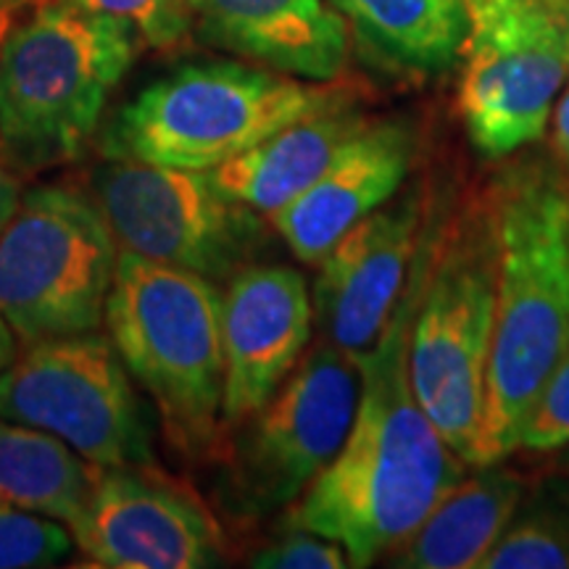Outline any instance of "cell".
<instances>
[{"instance_id":"1","label":"cell","mask_w":569,"mask_h":569,"mask_svg":"<svg viewBox=\"0 0 569 569\" xmlns=\"http://www.w3.org/2000/svg\"><path fill=\"white\" fill-rule=\"evenodd\" d=\"M430 240L425 230L393 317L359 356V409L343 448L288 515V528L338 540L351 567L388 557L467 478L469 465L446 443L411 386L409 332Z\"/></svg>"},{"instance_id":"2","label":"cell","mask_w":569,"mask_h":569,"mask_svg":"<svg viewBox=\"0 0 569 569\" xmlns=\"http://www.w3.org/2000/svg\"><path fill=\"white\" fill-rule=\"evenodd\" d=\"M496 232V327L482 465L519 451L525 425L569 343V182L522 163L488 196Z\"/></svg>"},{"instance_id":"3","label":"cell","mask_w":569,"mask_h":569,"mask_svg":"<svg viewBox=\"0 0 569 569\" xmlns=\"http://www.w3.org/2000/svg\"><path fill=\"white\" fill-rule=\"evenodd\" d=\"M222 303L209 277L119 251L109 338L184 457H203L222 436Z\"/></svg>"},{"instance_id":"4","label":"cell","mask_w":569,"mask_h":569,"mask_svg":"<svg viewBox=\"0 0 569 569\" xmlns=\"http://www.w3.org/2000/svg\"><path fill=\"white\" fill-rule=\"evenodd\" d=\"M142 42L124 21L42 6L0 40V146L24 169L77 159Z\"/></svg>"},{"instance_id":"5","label":"cell","mask_w":569,"mask_h":569,"mask_svg":"<svg viewBox=\"0 0 569 569\" xmlns=\"http://www.w3.org/2000/svg\"><path fill=\"white\" fill-rule=\"evenodd\" d=\"M343 96L327 82L240 61L184 63L117 111L101 148L106 159L213 172Z\"/></svg>"},{"instance_id":"6","label":"cell","mask_w":569,"mask_h":569,"mask_svg":"<svg viewBox=\"0 0 569 569\" xmlns=\"http://www.w3.org/2000/svg\"><path fill=\"white\" fill-rule=\"evenodd\" d=\"M496 327V232L490 206H469L432 234L409 332L415 393L446 443L482 467L488 367Z\"/></svg>"},{"instance_id":"7","label":"cell","mask_w":569,"mask_h":569,"mask_svg":"<svg viewBox=\"0 0 569 569\" xmlns=\"http://www.w3.org/2000/svg\"><path fill=\"white\" fill-rule=\"evenodd\" d=\"M119 243L92 193L40 184L0 232V319L19 346L106 322Z\"/></svg>"},{"instance_id":"8","label":"cell","mask_w":569,"mask_h":569,"mask_svg":"<svg viewBox=\"0 0 569 569\" xmlns=\"http://www.w3.org/2000/svg\"><path fill=\"white\" fill-rule=\"evenodd\" d=\"M0 417L61 438L96 467L153 465V419L103 332L24 346L0 372Z\"/></svg>"},{"instance_id":"9","label":"cell","mask_w":569,"mask_h":569,"mask_svg":"<svg viewBox=\"0 0 569 569\" xmlns=\"http://www.w3.org/2000/svg\"><path fill=\"white\" fill-rule=\"evenodd\" d=\"M359 396V361L327 340L311 348L264 407L232 427L227 507L246 519L293 507L343 448Z\"/></svg>"},{"instance_id":"10","label":"cell","mask_w":569,"mask_h":569,"mask_svg":"<svg viewBox=\"0 0 569 569\" xmlns=\"http://www.w3.org/2000/svg\"><path fill=\"white\" fill-rule=\"evenodd\" d=\"M90 193L119 251L213 282L232 280L261 238L256 211L227 196L211 172L109 159L92 172Z\"/></svg>"},{"instance_id":"11","label":"cell","mask_w":569,"mask_h":569,"mask_svg":"<svg viewBox=\"0 0 569 569\" xmlns=\"http://www.w3.org/2000/svg\"><path fill=\"white\" fill-rule=\"evenodd\" d=\"M459 113L472 146L503 159L543 138L569 77V21L511 0H467Z\"/></svg>"},{"instance_id":"12","label":"cell","mask_w":569,"mask_h":569,"mask_svg":"<svg viewBox=\"0 0 569 569\" xmlns=\"http://www.w3.org/2000/svg\"><path fill=\"white\" fill-rule=\"evenodd\" d=\"M67 528L96 567L206 569L224 559V532L201 498L153 465L98 467Z\"/></svg>"},{"instance_id":"13","label":"cell","mask_w":569,"mask_h":569,"mask_svg":"<svg viewBox=\"0 0 569 569\" xmlns=\"http://www.w3.org/2000/svg\"><path fill=\"white\" fill-rule=\"evenodd\" d=\"M425 206L422 188L390 198L317 261L315 319L327 343L356 361L377 343L407 290L425 238Z\"/></svg>"},{"instance_id":"14","label":"cell","mask_w":569,"mask_h":569,"mask_svg":"<svg viewBox=\"0 0 569 569\" xmlns=\"http://www.w3.org/2000/svg\"><path fill=\"white\" fill-rule=\"evenodd\" d=\"M315 306L301 272L243 267L222 303V430H232L272 398L303 359Z\"/></svg>"},{"instance_id":"15","label":"cell","mask_w":569,"mask_h":569,"mask_svg":"<svg viewBox=\"0 0 569 569\" xmlns=\"http://www.w3.org/2000/svg\"><path fill=\"white\" fill-rule=\"evenodd\" d=\"M417 138L407 122L361 127L296 201L269 217L296 259L317 264L356 222L396 198L415 167Z\"/></svg>"},{"instance_id":"16","label":"cell","mask_w":569,"mask_h":569,"mask_svg":"<svg viewBox=\"0 0 569 569\" xmlns=\"http://www.w3.org/2000/svg\"><path fill=\"white\" fill-rule=\"evenodd\" d=\"M193 32L219 48L306 82L346 71L351 30L330 0H190Z\"/></svg>"},{"instance_id":"17","label":"cell","mask_w":569,"mask_h":569,"mask_svg":"<svg viewBox=\"0 0 569 569\" xmlns=\"http://www.w3.org/2000/svg\"><path fill=\"white\" fill-rule=\"evenodd\" d=\"M369 119L356 109L353 98L325 106L298 122L282 127L251 151L213 169L211 177L227 196L256 213L272 217L325 172L327 163Z\"/></svg>"},{"instance_id":"18","label":"cell","mask_w":569,"mask_h":569,"mask_svg":"<svg viewBox=\"0 0 569 569\" xmlns=\"http://www.w3.org/2000/svg\"><path fill=\"white\" fill-rule=\"evenodd\" d=\"M411 536L388 553L403 569H472L522 507L528 482L519 472L493 465L475 467Z\"/></svg>"},{"instance_id":"19","label":"cell","mask_w":569,"mask_h":569,"mask_svg":"<svg viewBox=\"0 0 569 569\" xmlns=\"http://www.w3.org/2000/svg\"><path fill=\"white\" fill-rule=\"evenodd\" d=\"M361 56L390 74L425 77L453 69L469 38L467 0H330Z\"/></svg>"},{"instance_id":"20","label":"cell","mask_w":569,"mask_h":569,"mask_svg":"<svg viewBox=\"0 0 569 569\" xmlns=\"http://www.w3.org/2000/svg\"><path fill=\"white\" fill-rule=\"evenodd\" d=\"M96 472L61 438L0 417V503L67 525L88 498Z\"/></svg>"},{"instance_id":"21","label":"cell","mask_w":569,"mask_h":569,"mask_svg":"<svg viewBox=\"0 0 569 569\" xmlns=\"http://www.w3.org/2000/svg\"><path fill=\"white\" fill-rule=\"evenodd\" d=\"M480 569H567L569 567V507L538 501L517 515L496 540Z\"/></svg>"},{"instance_id":"22","label":"cell","mask_w":569,"mask_h":569,"mask_svg":"<svg viewBox=\"0 0 569 569\" xmlns=\"http://www.w3.org/2000/svg\"><path fill=\"white\" fill-rule=\"evenodd\" d=\"M74 549L59 519L0 503V569L56 567Z\"/></svg>"},{"instance_id":"23","label":"cell","mask_w":569,"mask_h":569,"mask_svg":"<svg viewBox=\"0 0 569 569\" xmlns=\"http://www.w3.org/2000/svg\"><path fill=\"white\" fill-rule=\"evenodd\" d=\"M59 3L124 21L142 46L151 48H172L193 32L190 0H59Z\"/></svg>"},{"instance_id":"24","label":"cell","mask_w":569,"mask_h":569,"mask_svg":"<svg viewBox=\"0 0 569 569\" xmlns=\"http://www.w3.org/2000/svg\"><path fill=\"white\" fill-rule=\"evenodd\" d=\"M569 443V343L561 353L557 369H553L549 382L532 415L525 425L519 448L528 451H553Z\"/></svg>"},{"instance_id":"25","label":"cell","mask_w":569,"mask_h":569,"mask_svg":"<svg viewBox=\"0 0 569 569\" xmlns=\"http://www.w3.org/2000/svg\"><path fill=\"white\" fill-rule=\"evenodd\" d=\"M251 567L259 569H343L348 553L338 540L319 532L290 528L280 540L251 557Z\"/></svg>"},{"instance_id":"26","label":"cell","mask_w":569,"mask_h":569,"mask_svg":"<svg viewBox=\"0 0 569 569\" xmlns=\"http://www.w3.org/2000/svg\"><path fill=\"white\" fill-rule=\"evenodd\" d=\"M21 198V182L17 180V174L9 172V169L0 163V232L6 230L9 219L17 211Z\"/></svg>"},{"instance_id":"27","label":"cell","mask_w":569,"mask_h":569,"mask_svg":"<svg viewBox=\"0 0 569 569\" xmlns=\"http://www.w3.org/2000/svg\"><path fill=\"white\" fill-rule=\"evenodd\" d=\"M553 146L561 159L569 161V90L561 96L557 111H553Z\"/></svg>"},{"instance_id":"28","label":"cell","mask_w":569,"mask_h":569,"mask_svg":"<svg viewBox=\"0 0 569 569\" xmlns=\"http://www.w3.org/2000/svg\"><path fill=\"white\" fill-rule=\"evenodd\" d=\"M511 3L525 6V9H536L549 13V17L569 21V0H511Z\"/></svg>"},{"instance_id":"29","label":"cell","mask_w":569,"mask_h":569,"mask_svg":"<svg viewBox=\"0 0 569 569\" xmlns=\"http://www.w3.org/2000/svg\"><path fill=\"white\" fill-rule=\"evenodd\" d=\"M17 353H19V340L11 332V327L0 319V372L17 359Z\"/></svg>"},{"instance_id":"30","label":"cell","mask_w":569,"mask_h":569,"mask_svg":"<svg viewBox=\"0 0 569 569\" xmlns=\"http://www.w3.org/2000/svg\"><path fill=\"white\" fill-rule=\"evenodd\" d=\"M19 3H24V0H0V11H11L13 6H19Z\"/></svg>"},{"instance_id":"31","label":"cell","mask_w":569,"mask_h":569,"mask_svg":"<svg viewBox=\"0 0 569 569\" xmlns=\"http://www.w3.org/2000/svg\"><path fill=\"white\" fill-rule=\"evenodd\" d=\"M3 24H11V17H9V11H0V27Z\"/></svg>"},{"instance_id":"32","label":"cell","mask_w":569,"mask_h":569,"mask_svg":"<svg viewBox=\"0 0 569 569\" xmlns=\"http://www.w3.org/2000/svg\"><path fill=\"white\" fill-rule=\"evenodd\" d=\"M9 27H11V24H3V27H0V40H3V34H6V32H9Z\"/></svg>"}]
</instances>
